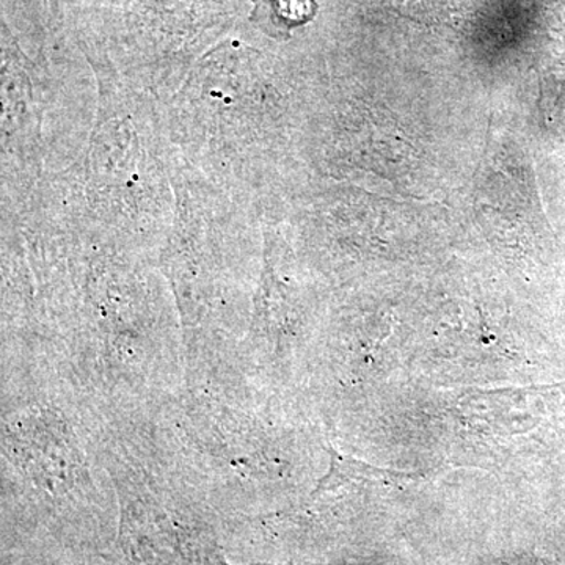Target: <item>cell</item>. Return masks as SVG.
<instances>
[{
    "mask_svg": "<svg viewBox=\"0 0 565 565\" xmlns=\"http://www.w3.org/2000/svg\"><path fill=\"white\" fill-rule=\"evenodd\" d=\"M88 46L106 44L140 61L188 55L232 24L225 0H73Z\"/></svg>",
    "mask_w": 565,
    "mask_h": 565,
    "instance_id": "cell-1",
    "label": "cell"
},
{
    "mask_svg": "<svg viewBox=\"0 0 565 565\" xmlns=\"http://www.w3.org/2000/svg\"><path fill=\"white\" fill-rule=\"evenodd\" d=\"M313 0H255L250 20L269 35H281L313 20Z\"/></svg>",
    "mask_w": 565,
    "mask_h": 565,
    "instance_id": "cell-2",
    "label": "cell"
},
{
    "mask_svg": "<svg viewBox=\"0 0 565 565\" xmlns=\"http://www.w3.org/2000/svg\"><path fill=\"white\" fill-rule=\"evenodd\" d=\"M330 457H332V462H330V473L323 478L321 486H319V490H326L329 489V487H337L341 481L388 482L411 478V475L373 467V465L360 462V460H353L351 457L341 456L338 451L330 452Z\"/></svg>",
    "mask_w": 565,
    "mask_h": 565,
    "instance_id": "cell-3",
    "label": "cell"
},
{
    "mask_svg": "<svg viewBox=\"0 0 565 565\" xmlns=\"http://www.w3.org/2000/svg\"><path fill=\"white\" fill-rule=\"evenodd\" d=\"M47 3H50L52 18H54V20H62L63 0H47Z\"/></svg>",
    "mask_w": 565,
    "mask_h": 565,
    "instance_id": "cell-4",
    "label": "cell"
}]
</instances>
